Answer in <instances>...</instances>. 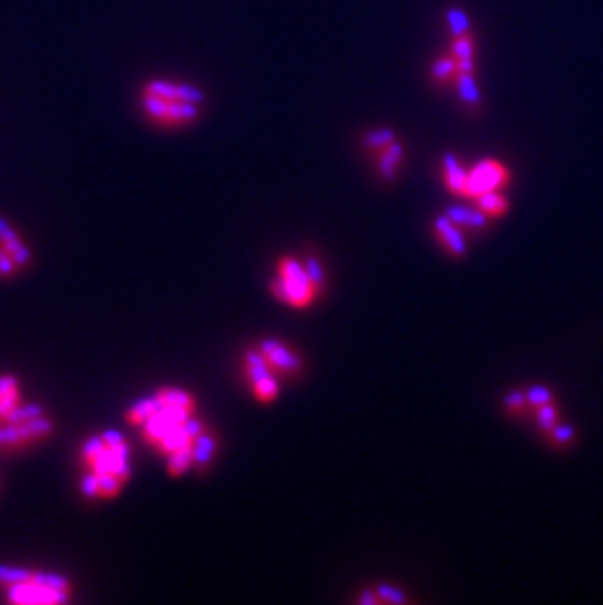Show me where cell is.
<instances>
[{"mask_svg": "<svg viewBox=\"0 0 603 605\" xmlns=\"http://www.w3.org/2000/svg\"><path fill=\"white\" fill-rule=\"evenodd\" d=\"M204 102L200 90L188 85L151 80L143 89V110L149 118L167 126L188 124L198 116V108Z\"/></svg>", "mask_w": 603, "mask_h": 605, "instance_id": "6da1fadb", "label": "cell"}, {"mask_svg": "<svg viewBox=\"0 0 603 605\" xmlns=\"http://www.w3.org/2000/svg\"><path fill=\"white\" fill-rule=\"evenodd\" d=\"M525 400L533 406L541 407L544 404H551L553 402V392L548 388L544 386H533L527 394H525Z\"/></svg>", "mask_w": 603, "mask_h": 605, "instance_id": "4316f807", "label": "cell"}, {"mask_svg": "<svg viewBox=\"0 0 603 605\" xmlns=\"http://www.w3.org/2000/svg\"><path fill=\"white\" fill-rule=\"evenodd\" d=\"M390 141H394V133L390 129H380V131H372L366 136V147L370 151H378L380 147L388 145Z\"/></svg>", "mask_w": 603, "mask_h": 605, "instance_id": "484cf974", "label": "cell"}, {"mask_svg": "<svg viewBox=\"0 0 603 605\" xmlns=\"http://www.w3.org/2000/svg\"><path fill=\"white\" fill-rule=\"evenodd\" d=\"M358 604L376 605V604H380V599H378V595H376V592H366V594H363V595H361V597H358Z\"/></svg>", "mask_w": 603, "mask_h": 605, "instance_id": "e575fe53", "label": "cell"}, {"mask_svg": "<svg viewBox=\"0 0 603 605\" xmlns=\"http://www.w3.org/2000/svg\"><path fill=\"white\" fill-rule=\"evenodd\" d=\"M80 490H82L85 496L99 497V478H96L94 472H89L87 476L82 478V482H80Z\"/></svg>", "mask_w": 603, "mask_h": 605, "instance_id": "4dcf8cb0", "label": "cell"}, {"mask_svg": "<svg viewBox=\"0 0 603 605\" xmlns=\"http://www.w3.org/2000/svg\"><path fill=\"white\" fill-rule=\"evenodd\" d=\"M99 478V497H116L124 482L114 474H96Z\"/></svg>", "mask_w": 603, "mask_h": 605, "instance_id": "603a6c76", "label": "cell"}, {"mask_svg": "<svg viewBox=\"0 0 603 605\" xmlns=\"http://www.w3.org/2000/svg\"><path fill=\"white\" fill-rule=\"evenodd\" d=\"M159 400L157 396H151V398H145V400H141V402H138L136 406L131 407L128 411V421L129 423H133V425H143L145 421H147L149 417L153 416L155 411L159 409Z\"/></svg>", "mask_w": 603, "mask_h": 605, "instance_id": "d6986e66", "label": "cell"}, {"mask_svg": "<svg viewBox=\"0 0 603 605\" xmlns=\"http://www.w3.org/2000/svg\"><path fill=\"white\" fill-rule=\"evenodd\" d=\"M304 268H306L307 277H310V280H312V284H314L316 288H319L321 280H324V270H321L319 261H317V258H307L306 263H304Z\"/></svg>", "mask_w": 603, "mask_h": 605, "instance_id": "f1b7e54d", "label": "cell"}, {"mask_svg": "<svg viewBox=\"0 0 603 605\" xmlns=\"http://www.w3.org/2000/svg\"><path fill=\"white\" fill-rule=\"evenodd\" d=\"M317 288L310 280H286L278 278L273 282V292L275 296L280 298L294 308H306L307 304L314 300Z\"/></svg>", "mask_w": 603, "mask_h": 605, "instance_id": "8992f818", "label": "cell"}, {"mask_svg": "<svg viewBox=\"0 0 603 605\" xmlns=\"http://www.w3.org/2000/svg\"><path fill=\"white\" fill-rule=\"evenodd\" d=\"M53 431V423L45 416L34 417L28 421H16L0 427V446H22L28 445L40 437L50 435Z\"/></svg>", "mask_w": 603, "mask_h": 605, "instance_id": "5b68a950", "label": "cell"}, {"mask_svg": "<svg viewBox=\"0 0 603 605\" xmlns=\"http://www.w3.org/2000/svg\"><path fill=\"white\" fill-rule=\"evenodd\" d=\"M376 153H380V159H378V170H380V175H382L386 180H392L395 175V169H398V165H400V159H402V153H404L402 145L390 141L388 145L380 147Z\"/></svg>", "mask_w": 603, "mask_h": 605, "instance_id": "30bf717a", "label": "cell"}, {"mask_svg": "<svg viewBox=\"0 0 603 605\" xmlns=\"http://www.w3.org/2000/svg\"><path fill=\"white\" fill-rule=\"evenodd\" d=\"M194 465V455H192V443L188 446H182L178 451H173L168 457V472L173 476H180L184 474L188 468Z\"/></svg>", "mask_w": 603, "mask_h": 605, "instance_id": "ac0fdd59", "label": "cell"}, {"mask_svg": "<svg viewBox=\"0 0 603 605\" xmlns=\"http://www.w3.org/2000/svg\"><path fill=\"white\" fill-rule=\"evenodd\" d=\"M245 370H247V377L249 380H251V384H255L259 380H263V378L273 374V368H270V365L267 363L265 355L261 353V349H259V351H249L247 355H245Z\"/></svg>", "mask_w": 603, "mask_h": 605, "instance_id": "5bb4252c", "label": "cell"}, {"mask_svg": "<svg viewBox=\"0 0 603 605\" xmlns=\"http://www.w3.org/2000/svg\"><path fill=\"white\" fill-rule=\"evenodd\" d=\"M16 268H18V265L14 263V258L8 255L6 249L0 245V275L2 277H10V275L16 272Z\"/></svg>", "mask_w": 603, "mask_h": 605, "instance_id": "f546056e", "label": "cell"}, {"mask_svg": "<svg viewBox=\"0 0 603 605\" xmlns=\"http://www.w3.org/2000/svg\"><path fill=\"white\" fill-rule=\"evenodd\" d=\"M505 406L509 407V409H514V411H517V409H521L525 404V396L521 394V392H509L507 396H505Z\"/></svg>", "mask_w": 603, "mask_h": 605, "instance_id": "836d02e7", "label": "cell"}, {"mask_svg": "<svg viewBox=\"0 0 603 605\" xmlns=\"http://www.w3.org/2000/svg\"><path fill=\"white\" fill-rule=\"evenodd\" d=\"M446 216L453 219L458 228H484L486 218H488L480 208H451L446 212Z\"/></svg>", "mask_w": 603, "mask_h": 605, "instance_id": "9a60e30c", "label": "cell"}, {"mask_svg": "<svg viewBox=\"0 0 603 605\" xmlns=\"http://www.w3.org/2000/svg\"><path fill=\"white\" fill-rule=\"evenodd\" d=\"M443 167H445V180L449 190H453L455 194H463V196H465L468 173L460 167V163H458L455 155H451V153L445 155Z\"/></svg>", "mask_w": 603, "mask_h": 605, "instance_id": "8fae6325", "label": "cell"}, {"mask_svg": "<svg viewBox=\"0 0 603 605\" xmlns=\"http://www.w3.org/2000/svg\"><path fill=\"white\" fill-rule=\"evenodd\" d=\"M551 437L554 439V443H558V445H566V443H570L574 437V431L570 429V427H556L554 425L553 429H551Z\"/></svg>", "mask_w": 603, "mask_h": 605, "instance_id": "1f68e13d", "label": "cell"}, {"mask_svg": "<svg viewBox=\"0 0 603 605\" xmlns=\"http://www.w3.org/2000/svg\"><path fill=\"white\" fill-rule=\"evenodd\" d=\"M216 453V441L208 435L206 431H202L200 435L192 439V455H194V465L198 467H206L210 465V460Z\"/></svg>", "mask_w": 603, "mask_h": 605, "instance_id": "2e32d148", "label": "cell"}, {"mask_svg": "<svg viewBox=\"0 0 603 605\" xmlns=\"http://www.w3.org/2000/svg\"><path fill=\"white\" fill-rule=\"evenodd\" d=\"M0 245L8 251V255L14 258V263L18 265V268H24L30 265V247L22 241L20 235L16 233V229L12 228L10 224L4 218H0Z\"/></svg>", "mask_w": 603, "mask_h": 605, "instance_id": "ba28073f", "label": "cell"}, {"mask_svg": "<svg viewBox=\"0 0 603 605\" xmlns=\"http://www.w3.org/2000/svg\"><path fill=\"white\" fill-rule=\"evenodd\" d=\"M82 458L94 474H114L124 484L131 476L129 467V445L119 431H104L92 435L82 445Z\"/></svg>", "mask_w": 603, "mask_h": 605, "instance_id": "7a4b0ae2", "label": "cell"}, {"mask_svg": "<svg viewBox=\"0 0 603 605\" xmlns=\"http://www.w3.org/2000/svg\"><path fill=\"white\" fill-rule=\"evenodd\" d=\"M451 24H453V30H455L456 36L468 31V20H466V16L460 10H456V8L451 10Z\"/></svg>", "mask_w": 603, "mask_h": 605, "instance_id": "d6a6232c", "label": "cell"}, {"mask_svg": "<svg viewBox=\"0 0 603 605\" xmlns=\"http://www.w3.org/2000/svg\"><path fill=\"white\" fill-rule=\"evenodd\" d=\"M43 416V407L40 404H18V406L12 409L10 414L4 416V421L8 423H16V421H28V419H34V417Z\"/></svg>", "mask_w": 603, "mask_h": 605, "instance_id": "44dd1931", "label": "cell"}, {"mask_svg": "<svg viewBox=\"0 0 603 605\" xmlns=\"http://www.w3.org/2000/svg\"><path fill=\"white\" fill-rule=\"evenodd\" d=\"M376 595H378V599H380V604H406L407 602V595L400 590V588H394V585H388V584H382L378 585L375 590Z\"/></svg>", "mask_w": 603, "mask_h": 605, "instance_id": "d4e9b609", "label": "cell"}, {"mask_svg": "<svg viewBox=\"0 0 603 605\" xmlns=\"http://www.w3.org/2000/svg\"><path fill=\"white\" fill-rule=\"evenodd\" d=\"M253 390H255V396H257L261 402H273L278 394V382L275 380V377L270 374V377L255 382Z\"/></svg>", "mask_w": 603, "mask_h": 605, "instance_id": "cb8c5ba5", "label": "cell"}, {"mask_svg": "<svg viewBox=\"0 0 603 605\" xmlns=\"http://www.w3.org/2000/svg\"><path fill=\"white\" fill-rule=\"evenodd\" d=\"M556 423V409H554L551 404H544V406L539 407V425L551 431Z\"/></svg>", "mask_w": 603, "mask_h": 605, "instance_id": "83f0119b", "label": "cell"}, {"mask_svg": "<svg viewBox=\"0 0 603 605\" xmlns=\"http://www.w3.org/2000/svg\"><path fill=\"white\" fill-rule=\"evenodd\" d=\"M192 443V435L188 433V429L184 423H180V425L173 427L168 433H165V435L161 437V441H159L157 445L163 453H173V451H178V449H182V446H188Z\"/></svg>", "mask_w": 603, "mask_h": 605, "instance_id": "4fadbf2b", "label": "cell"}, {"mask_svg": "<svg viewBox=\"0 0 603 605\" xmlns=\"http://www.w3.org/2000/svg\"><path fill=\"white\" fill-rule=\"evenodd\" d=\"M433 77H435L437 80H449L451 77H456L458 79V63H456V59L453 57V55H449V57H443V59H439L433 65Z\"/></svg>", "mask_w": 603, "mask_h": 605, "instance_id": "7402d4cb", "label": "cell"}, {"mask_svg": "<svg viewBox=\"0 0 603 605\" xmlns=\"http://www.w3.org/2000/svg\"><path fill=\"white\" fill-rule=\"evenodd\" d=\"M20 404L18 380L14 377H0V417L4 419L14 407Z\"/></svg>", "mask_w": 603, "mask_h": 605, "instance_id": "7c38bea8", "label": "cell"}, {"mask_svg": "<svg viewBox=\"0 0 603 605\" xmlns=\"http://www.w3.org/2000/svg\"><path fill=\"white\" fill-rule=\"evenodd\" d=\"M6 599L12 604H65L71 594L53 590L38 582V572H34L28 582H18L6 588Z\"/></svg>", "mask_w": 603, "mask_h": 605, "instance_id": "3957f363", "label": "cell"}, {"mask_svg": "<svg viewBox=\"0 0 603 605\" xmlns=\"http://www.w3.org/2000/svg\"><path fill=\"white\" fill-rule=\"evenodd\" d=\"M261 353L265 355L273 370L296 372V370L302 368V358L298 357L294 351H290L286 345H282L280 341H277V339H265L261 343Z\"/></svg>", "mask_w": 603, "mask_h": 605, "instance_id": "52a82bcc", "label": "cell"}, {"mask_svg": "<svg viewBox=\"0 0 603 605\" xmlns=\"http://www.w3.org/2000/svg\"><path fill=\"white\" fill-rule=\"evenodd\" d=\"M478 208L482 210L486 216H502L504 212H507V200L500 196L495 190H490L478 196Z\"/></svg>", "mask_w": 603, "mask_h": 605, "instance_id": "ffe728a7", "label": "cell"}, {"mask_svg": "<svg viewBox=\"0 0 603 605\" xmlns=\"http://www.w3.org/2000/svg\"><path fill=\"white\" fill-rule=\"evenodd\" d=\"M155 396L159 398L161 404L182 407V409H188V411L194 409V400H192V396H190L188 392H184V390H177V388H163V390H159Z\"/></svg>", "mask_w": 603, "mask_h": 605, "instance_id": "e0dca14e", "label": "cell"}, {"mask_svg": "<svg viewBox=\"0 0 603 605\" xmlns=\"http://www.w3.org/2000/svg\"><path fill=\"white\" fill-rule=\"evenodd\" d=\"M435 229L437 233H439V238H441V241H443V245H445L453 255H456V257H463V255H465V238H463V233H460V228L456 226L453 219L449 218V216L437 218Z\"/></svg>", "mask_w": 603, "mask_h": 605, "instance_id": "9c48e42d", "label": "cell"}, {"mask_svg": "<svg viewBox=\"0 0 603 605\" xmlns=\"http://www.w3.org/2000/svg\"><path fill=\"white\" fill-rule=\"evenodd\" d=\"M509 175L502 163L492 159L480 161L474 169L468 173L466 179V190L465 196H474L478 198L480 194L490 192V190H497L504 182H507Z\"/></svg>", "mask_w": 603, "mask_h": 605, "instance_id": "277c9868", "label": "cell"}]
</instances>
